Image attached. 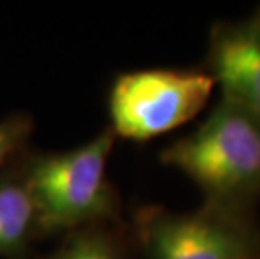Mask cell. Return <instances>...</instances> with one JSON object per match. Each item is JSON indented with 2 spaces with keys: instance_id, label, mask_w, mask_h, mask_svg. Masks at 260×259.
Instances as JSON below:
<instances>
[{
  "instance_id": "1",
  "label": "cell",
  "mask_w": 260,
  "mask_h": 259,
  "mask_svg": "<svg viewBox=\"0 0 260 259\" xmlns=\"http://www.w3.org/2000/svg\"><path fill=\"white\" fill-rule=\"evenodd\" d=\"M116 135L108 128L64 152L27 148L22 163L42 238L121 222V197L108 177Z\"/></svg>"
},
{
  "instance_id": "2",
  "label": "cell",
  "mask_w": 260,
  "mask_h": 259,
  "mask_svg": "<svg viewBox=\"0 0 260 259\" xmlns=\"http://www.w3.org/2000/svg\"><path fill=\"white\" fill-rule=\"evenodd\" d=\"M195 182L208 204L242 209L260 195V121L220 98L195 130L159 153Z\"/></svg>"
},
{
  "instance_id": "3",
  "label": "cell",
  "mask_w": 260,
  "mask_h": 259,
  "mask_svg": "<svg viewBox=\"0 0 260 259\" xmlns=\"http://www.w3.org/2000/svg\"><path fill=\"white\" fill-rule=\"evenodd\" d=\"M215 81L205 69L153 68L114 76L108 113L116 136L143 143L188 123L205 108Z\"/></svg>"
},
{
  "instance_id": "4",
  "label": "cell",
  "mask_w": 260,
  "mask_h": 259,
  "mask_svg": "<svg viewBox=\"0 0 260 259\" xmlns=\"http://www.w3.org/2000/svg\"><path fill=\"white\" fill-rule=\"evenodd\" d=\"M129 233L146 259L260 257V234L239 209L208 202L195 212L143 206L133 214Z\"/></svg>"
},
{
  "instance_id": "5",
  "label": "cell",
  "mask_w": 260,
  "mask_h": 259,
  "mask_svg": "<svg viewBox=\"0 0 260 259\" xmlns=\"http://www.w3.org/2000/svg\"><path fill=\"white\" fill-rule=\"evenodd\" d=\"M205 71L222 88L223 100L260 121V24L255 17L213 25Z\"/></svg>"
},
{
  "instance_id": "6",
  "label": "cell",
  "mask_w": 260,
  "mask_h": 259,
  "mask_svg": "<svg viewBox=\"0 0 260 259\" xmlns=\"http://www.w3.org/2000/svg\"><path fill=\"white\" fill-rule=\"evenodd\" d=\"M24 153L0 174V257L4 259H30L36 241L42 239L22 163Z\"/></svg>"
},
{
  "instance_id": "7",
  "label": "cell",
  "mask_w": 260,
  "mask_h": 259,
  "mask_svg": "<svg viewBox=\"0 0 260 259\" xmlns=\"http://www.w3.org/2000/svg\"><path fill=\"white\" fill-rule=\"evenodd\" d=\"M129 227L121 222L98 224L64 234L44 259H136Z\"/></svg>"
},
{
  "instance_id": "8",
  "label": "cell",
  "mask_w": 260,
  "mask_h": 259,
  "mask_svg": "<svg viewBox=\"0 0 260 259\" xmlns=\"http://www.w3.org/2000/svg\"><path fill=\"white\" fill-rule=\"evenodd\" d=\"M34 131V120L27 113H14L0 120V174L4 168L29 148Z\"/></svg>"
},
{
  "instance_id": "9",
  "label": "cell",
  "mask_w": 260,
  "mask_h": 259,
  "mask_svg": "<svg viewBox=\"0 0 260 259\" xmlns=\"http://www.w3.org/2000/svg\"><path fill=\"white\" fill-rule=\"evenodd\" d=\"M253 17H255V19H257V22H258V24H260V7H258V10H257V12H255V15H253Z\"/></svg>"
},
{
  "instance_id": "10",
  "label": "cell",
  "mask_w": 260,
  "mask_h": 259,
  "mask_svg": "<svg viewBox=\"0 0 260 259\" xmlns=\"http://www.w3.org/2000/svg\"><path fill=\"white\" fill-rule=\"evenodd\" d=\"M257 259H260V257H257Z\"/></svg>"
}]
</instances>
